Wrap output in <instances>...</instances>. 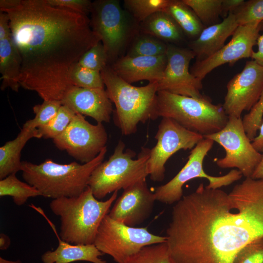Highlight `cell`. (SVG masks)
I'll list each match as a JSON object with an SVG mask.
<instances>
[{
	"label": "cell",
	"mask_w": 263,
	"mask_h": 263,
	"mask_svg": "<svg viewBox=\"0 0 263 263\" xmlns=\"http://www.w3.org/2000/svg\"><path fill=\"white\" fill-rule=\"evenodd\" d=\"M10 18L11 38L21 59L19 84L44 100L61 101L73 86V67L100 41L87 15L46 0H0Z\"/></svg>",
	"instance_id": "obj_1"
},
{
	"label": "cell",
	"mask_w": 263,
	"mask_h": 263,
	"mask_svg": "<svg viewBox=\"0 0 263 263\" xmlns=\"http://www.w3.org/2000/svg\"><path fill=\"white\" fill-rule=\"evenodd\" d=\"M263 238V183L249 178L229 193L212 189L193 234L198 263H232L236 253Z\"/></svg>",
	"instance_id": "obj_2"
},
{
	"label": "cell",
	"mask_w": 263,
	"mask_h": 263,
	"mask_svg": "<svg viewBox=\"0 0 263 263\" xmlns=\"http://www.w3.org/2000/svg\"><path fill=\"white\" fill-rule=\"evenodd\" d=\"M118 191L107 200L101 201L90 188L79 195L53 199L52 212L60 219L59 238L74 244H94L101 222L116 200Z\"/></svg>",
	"instance_id": "obj_3"
},
{
	"label": "cell",
	"mask_w": 263,
	"mask_h": 263,
	"mask_svg": "<svg viewBox=\"0 0 263 263\" xmlns=\"http://www.w3.org/2000/svg\"><path fill=\"white\" fill-rule=\"evenodd\" d=\"M101 74L108 96L115 107L114 124L123 135L133 134L139 123L158 118L157 81L144 86H133L119 77L109 65Z\"/></svg>",
	"instance_id": "obj_4"
},
{
	"label": "cell",
	"mask_w": 263,
	"mask_h": 263,
	"mask_svg": "<svg viewBox=\"0 0 263 263\" xmlns=\"http://www.w3.org/2000/svg\"><path fill=\"white\" fill-rule=\"evenodd\" d=\"M107 151L105 147L93 160L82 164L76 162L60 164L50 159L39 164L22 161V176L42 196L53 199L77 196L88 187L92 173L103 162Z\"/></svg>",
	"instance_id": "obj_5"
},
{
	"label": "cell",
	"mask_w": 263,
	"mask_h": 263,
	"mask_svg": "<svg viewBox=\"0 0 263 263\" xmlns=\"http://www.w3.org/2000/svg\"><path fill=\"white\" fill-rule=\"evenodd\" d=\"M157 113L203 136L220 131L228 120L223 106L213 104L206 96L195 98L164 91L157 92Z\"/></svg>",
	"instance_id": "obj_6"
},
{
	"label": "cell",
	"mask_w": 263,
	"mask_h": 263,
	"mask_svg": "<svg viewBox=\"0 0 263 263\" xmlns=\"http://www.w3.org/2000/svg\"><path fill=\"white\" fill-rule=\"evenodd\" d=\"M125 148V143L119 140L109 159L92 173L88 186L97 199L121 189L124 190L149 176L147 163L150 150L142 148L138 157L134 159L135 152Z\"/></svg>",
	"instance_id": "obj_7"
},
{
	"label": "cell",
	"mask_w": 263,
	"mask_h": 263,
	"mask_svg": "<svg viewBox=\"0 0 263 263\" xmlns=\"http://www.w3.org/2000/svg\"><path fill=\"white\" fill-rule=\"evenodd\" d=\"M90 26L100 38L108 57V64L121 57L139 32V24L123 9L118 0L92 2Z\"/></svg>",
	"instance_id": "obj_8"
},
{
	"label": "cell",
	"mask_w": 263,
	"mask_h": 263,
	"mask_svg": "<svg viewBox=\"0 0 263 263\" xmlns=\"http://www.w3.org/2000/svg\"><path fill=\"white\" fill-rule=\"evenodd\" d=\"M166 241V236L153 234L146 227L129 226L107 214L100 224L94 244L116 263H126L143 247Z\"/></svg>",
	"instance_id": "obj_9"
},
{
	"label": "cell",
	"mask_w": 263,
	"mask_h": 263,
	"mask_svg": "<svg viewBox=\"0 0 263 263\" xmlns=\"http://www.w3.org/2000/svg\"><path fill=\"white\" fill-rule=\"evenodd\" d=\"M214 142L212 140L204 138L191 150L187 162L179 172L168 182L156 188L154 193L156 201L169 205L177 203L183 196V186L193 179H207L208 188L218 189L229 186L242 178L243 175L238 169L231 170L220 176L208 175L204 171V160Z\"/></svg>",
	"instance_id": "obj_10"
},
{
	"label": "cell",
	"mask_w": 263,
	"mask_h": 263,
	"mask_svg": "<svg viewBox=\"0 0 263 263\" xmlns=\"http://www.w3.org/2000/svg\"><path fill=\"white\" fill-rule=\"evenodd\" d=\"M224 149L225 157L216 161L222 169L237 168L245 178L251 177L260 163L262 154L253 146L240 118L228 116L224 128L215 133L204 136Z\"/></svg>",
	"instance_id": "obj_11"
},
{
	"label": "cell",
	"mask_w": 263,
	"mask_h": 263,
	"mask_svg": "<svg viewBox=\"0 0 263 263\" xmlns=\"http://www.w3.org/2000/svg\"><path fill=\"white\" fill-rule=\"evenodd\" d=\"M154 138L157 143L150 150L147 163L148 175L154 182L164 180L165 164L172 155L181 150H192L204 138L173 120L164 117L162 118Z\"/></svg>",
	"instance_id": "obj_12"
},
{
	"label": "cell",
	"mask_w": 263,
	"mask_h": 263,
	"mask_svg": "<svg viewBox=\"0 0 263 263\" xmlns=\"http://www.w3.org/2000/svg\"><path fill=\"white\" fill-rule=\"evenodd\" d=\"M53 141L59 150L85 164L106 147L108 134L102 123L92 124L84 115L76 113L66 129Z\"/></svg>",
	"instance_id": "obj_13"
},
{
	"label": "cell",
	"mask_w": 263,
	"mask_h": 263,
	"mask_svg": "<svg viewBox=\"0 0 263 263\" xmlns=\"http://www.w3.org/2000/svg\"><path fill=\"white\" fill-rule=\"evenodd\" d=\"M167 64L161 79L157 82L158 91L201 98L202 81L193 75L189 70L191 60L196 57L189 48L168 44Z\"/></svg>",
	"instance_id": "obj_14"
},
{
	"label": "cell",
	"mask_w": 263,
	"mask_h": 263,
	"mask_svg": "<svg viewBox=\"0 0 263 263\" xmlns=\"http://www.w3.org/2000/svg\"><path fill=\"white\" fill-rule=\"evenodd\" d=\"M226 88L224 110L228 116L240 118L243 112L250 111L260 98L263 90V67L253 60L247 61Z\"/></svg>",
	"instance_id": "obj_15"
},
{
	"label": "cell",
	"mask_w": 263,
	"mask_h": 263,
	"mask_svg": "<svg viewBox=\"0 0 263 263\" xmlns=\"http://www.w3.org/2000/svg\"><path fill=\"white\" fill-rule=\"evenodd\" d=\"M263 25L262 22L238 26L227 44L210 56L196 60L190 70L191 74L202 81L208 74L221 65L233 64L242 58L251 57Z\"/></svg>",
	"instance_id": "obj_16"
},
{
	"label": "cell",
	"mask_w": 263,
	"mask_h": 263,
	"mask_svg": "<svg viewBox=\"0 0 263 263\" xmlns=\"http://www.w3.org/2000/svg\"><path fill=\"white\" fill-rule=\"evenodd\" d=\"M123 190L108 215L117 221L136 227L151 214L156 201L154 194L149 188L146 179Z\"/></svg>",
	"instance_id": "obj_17"
},
{
	"label": "cell",
	"mask_w": 263,
	"mask_h": 263,
	"mask_svg": "<svg viewBox=\"0 0 263 263\" xmlns=\"http://www.w3.org/2000/svg\"><path fill=\"white\" fill-rule=\"evenodd\" d=\"M76 113L90 116L97 123H109L113 112L112 102L104 88H83L71 86L61 101Z\"/></svg>",
	"instance_id": "obj_18"
},
{
	"label": "cell",
	"mask_w": 263,
	"mask_h": 263,
	"mask_svg": "<svg viewBox=\"0 0 263 263\" xmlns=\"http://www.w3.org/2000/svg\"><path fill=\"white\" fill-rule=\"evenodd\" d=\"M166 55L155 56H122L111 65L115 73L131 84L141 80L159 81L167 64Z\"/></svg>",
	"instance_id": "obj_19"
},
{
	"label": "cell",
	"mask_w": 263,
	"mask_h": 263,
	"mask_svg": "<svg viewBox=\"0 0 263 263\" xmlns=\"http://www.w3.org/2000/svg\"><path fill=\"white\" fill-rule=\"evenodd\" d=\"M238 26L234 14L229 13L222 22L205 27L189 44L196 60L206 59L220 50Z\"/></svg>",
	"instance_id": "obj_20"
},
{
	"label": "cell",
	"mask_w": 263,
	"mask_h": 263,
	"mask_svg": "<svg viewBox=\"0 0 263 263\" xmlns=\"http://www.w3.org/2000/svg\"><path fill=\"white\" fill-rule=\"evenodd\" d=\"M58 245L53 251H47L41 256L43 263H70L86 261L92 263H106L100 258L103 254L94 244H74L62 240L57 234Z\"/></svg>",
	"instance_id": "obj_21"
},
{
	"label": "cell",
	"mask_w": 263,
	"mask_h": 263,
	"mask_svg": "<svg viewBox=\"0 0 263 263\" xmlns=\"http://www.w3.org/2000/svg\"><path fill=\"white\" fill-rule=\"evenodd\" d=\"M32 138H41L38 129H29L22 127L17 136L8 141L0 148V179L21 171L22 162L21 152L27 143Z\"/></svg>",
	"instance_id": "obj_22"
},
{
	"label": "cell",
	"mask_w": 263,
	"mask_h": 263,
	"mask_svg": "<svg viewBox=\"0 0 263 263\" xmlns=\"http://www.w3.org/2000/svg\"><path fill=\"white\" fill-rule=\"evenodd\" d=\"M21 66L20 55L12 38L0 40L1 90L9 87L14 91H19Z\"/></svg>",
	"instance_id": "obj_23"
},
{
	"label": "cell",
	"mask_w": 263,
	"mask_h": 263,
	"mask_svg": "<svg viewBox=\"0 0 263 263\" xmlns=\"http://www.w3.org/2000/svg\"><path fill=\"white\" fill-rule=\"evenodd\" d=\"M139 31L167 44L178 43L183 40L185 36L174 19L165 11L157 12L140 23Z\"/></svg>",
	"instance_id": "obj_24"
},
{
	"label": "cell",
	"mask_w": 263,
	"mask_h": 263,
	"mask_svg": "<svg viewBox=\"0 0 263 263\" xmlns=\"http://www.w3.org/2000/svg\"><path fill=\"white\" fill-rule=\"evenodd\" d=\"M164 11L174 19L185 35L193 40L205 28L193 11L182 0H170Z\"/></svg>",
	"instance_id": "obj_25"
},
{
	"label": "cell",
	"mask_w": 263,
	"mask_h": 263,
	"mask_svg": "<svg viewBox=\"0 0 263 263\" xmlns=\"http://www.w3.org/2000/svg\"><path fill=\"white\" fill-rule=\"evenodd\" d=\"M9 196L18 206L24 205L30 197L42 196L35 187L20 181L12 174L0 180V196Z\"/></svg>",
	"instance_id": "obj_26"
},
{
	"label": "cell",
	"mask_w": 263,
	"mask_h": 263,
	"mask_svg": "<svg viewBox=\"0 0 263 263\" xmlns=\"http://www.w3.org/2000/svg\"><path fill=\"white\" fill-rule=\"evenodd\" d=\"M168 44L151 35L139 32L132 41L126 56H155L166 55Z\"/></svg>",
	"instance_id": "obj_27"
},
{
	"label": "cell",
	"mask_w": 263,
	"mask_h": 263,
	"mask_svg": "<svg viewBox=\"0 0 263 263\" xmlns=\"http://www.w3.org/2000/svg\"><path fill=\"white\" fill-rule=\"evenodd\" d=\"M170 0H125L124 9L139 24L152 14L164 11Z\"/></svg>",
	"instance_id": "obj_28"
},
{
	"label": "cell",
	"mask_w": 263,
	"mask_h": 263,
	"mask_svg": "<svg viewBox=\"0 0 263 263\" xmlns=\"http://www.w3.org/2000/svg\"><path fill=\"white\" fill-rule=\"evenodd\" d=\"M195 13L204 26L216 24L222 13V0H182Z\"/></svg>",
	"instance_id": "obj_29"
},
{
	"label": "cell",
	"mask_w": 263,
	"mask_h": 263,
	"mask_svg": "<svg viewBox=\"0 0 263 263\" xmlns=\"http://www.w3.org/2000/svg\"><path fill=\"white\" fill-rule=\"evenodd\" d=\"M126 263H175L166 242L143 247Z\"/></svg>",
	"instance_id": "obj_30"
},
{
	"label": "cell",
	"mask_w": 263,
	"mask_h": 263,
	"mask_svg": "<svg viewBox=\"0 0 263 263\" xmlns=\"http://www.w3.org/2000/svg\"><path fill=\"white\" fill-rule=\"evenodd\" d=\"M76 114L62 104L56 115L49 123L38 128L41 138L53 140L57 137L66 129Z\"/></svg>",
	"instance_id": "obj_31"
},
{
	"label": "cell",
	"mask_w": 263,
	"mask_h": 263,
	"mask_svg": "<svg viewBox=\"0 0 263 263\" xmlns=\"http://www.w3.org/2000/svg\"><path fill=\"white\" fill-rule=\"evenodd\" d=\"M62 103L57 100H44L41 104L33 108L35 116L28 120L23 127L29 129H38L49 123L57 114Z\"/></svg>",
	"instance_id": "obj_32"
},
{
	"label": "cell",
	"mask_w": 263,
	"mask_h": 263,
	"mask_svg": "<svg viewBox=\"0 0 263 263\" xmlns=\"http://www.w3.org/2000/svg\"><path fill=\"white\" fill-rule=\"evenodd\" d=\"M70 78L74 86L90 89L104 88L101 72L90 70L76 64L71 71Z\"/></svg>",
	"instance_id": "obj_33"
},
{
	"label": "cell",
	"mask_w": 263,
	"mask_h": 263,
	"mask_svg": "<svg viewBox=\"0 0 263 263\" xmlns=\"http://www.w3.org/2000/svg\"><path fill=\"white\" fill-rule=\"evenodd\" d=\"M239 26L263 21V0H250L233 13Z\"/></svg>",
	"instance_id": "obj_34"
},
{
	"label": "cell",
	"mask_w": 263,
	"mask_h": 263,
	"mask_svg": "<svg viewBox=\"0 0 263 263\" xmlns=\"http://www.w3.org/2000/svg\"><path fill=\"white\" fill-rule=\"evenodd\" d=\"M77 64L82 67L101 72L108 64V57L105 48L99 42L81 57Z\"/></svg>",
	"instance_id": "obj_35"
},
{
	"label": "cell",
	"mask_w": 263,
	"mask_h": 263,
	"mask_svg": "<svg viewBox=\"0 0 263 263\" xmlns=\"http://www.w3.org/2000/svg\"><path fill=\"white\" fill-rule=\"evenodd\" d=\"M263 90L258 102L242 119L245 132L251 142L257 136L263 121Z\"/></svg>",
	"instance_id": "obj_36"
},
{
	"label": "cell",
	"mask_w": 263,
	"mask_h": 263,
	"mask_svg": "<svg viewBox=\"0 0 263 263\" xmlns=\"http://www.w3.org/2000/svg\"><path fill=\"white\" fill-rule=\"evenodd\" d=\"M232 263H263V238L256 239L242 248Z\"/></svg>",
	"instance_id": "obj_37"
},
{
	"label": "cell",
	"mask_w": 263,
	"mask_h": 263,
	"mask_svg": "<svg viewBox=\"0 0 263 263\" xmlns=\"http://www.w3.org/2000/svg\"><path fill=\"white\" fill-rule=\"evenodd\" d=\"M50 5L87 15L91 13L92 2L89 0H46Z\"/></svg>",
	"instance_id": "obj_38"
},
{
	"label": "cell",
	"mask_w": 263,
	"mask_h": 263,
	"mask_svg": "<svg viewBox=\"0 0 263 263\" xmlns=\"http://www.w3.org/2000/svg\"><path fill=\"white\" fill-rule=\"evenodd\" d=\"M11 37L10 18L8 14L4 12H0V40Z\"/></svg>",
	"instance_id": "obj_39"
},
{
	"label": "cell",
	"mask_w": 263,
	"mask_h": 263,
	"mask_svg": "<svg viewBox=\"0 0 263 263\" xmlns=\"http://www.w3.org/2000/svg\"><path fill=\"white\" fill-rule=\"evenodd\" d=\"M244 1V0H222L221 16L225 18L227 14L235 12Z\"/></svg>",
	"instance_id": "obj_40"
},
{
	"label": "cell",
	"mask_w": 263,
	"mask_h": 263,
	"mask_svg": "<svg viewBox=\"0 0 263 263\" xmlns=\"http://www.w3.org/2000/svg\"><path fill=\"white\" fill-rule=\"evenodd\" d=\"M262 24H263V21ZM256 44L258 45V50L253 52L251 57L252 60L263 67V34L259 37Z\"/></svg>",
	"instance_id": "obj_41"
},
{
	"label": "cell",
	"mask_w": 263,
	"mask_h": 263,
	"mask_svg": "<svg viewBox=\"0 0 263 263\" xmlns=\"http://www.w3.org/2000/svg\"><path fill=\"white\" fill-rule=\"evenodd\" d=\"M259 131V134L252 141V144L257 150L261 151L263 148V121Z\"/></svg>",
	"instance_id": "obj_42"
},
{
	"label": "cell",
	"mask_w": 263,
	"mask_h": 263,
	"mask_svg": "<svg viewBox=\"0 0 263 263\" xmlns=\"http://www.w3.org/2000/svg\"><path fill=\"white\" fill-rule=\"evenodd\" d=\"M262 156L261 160L254 170L251 178L254 179H259L263 178V148L261 151Z\"/></svg>",
	"instance_id": "obj_43"
},
{
	"label": "cell",
	"mask_w": 263,
	"mask_h": 263,
	"mask_svg": "<svg viewBox=\"0 0 263 263\" xmlns=\"http://www.w3.org/2000/svg\"><path fill=\"white\" fill-rule=\"evenodd\" d=\"M11 241L9 236L7 235L1 233L0 234V249L1 250H6L10 245Z\"/></svg>",
	"instance_id": "obj_44"
},
{
	"label": "cell",
	"mask_w": 263,
	"mask_h": 263,
	"mask_svg": "<svg viewBox=\"0 0 263 263\" xmlns=\"http://www.w3.org/2000/svg\"><path fill=\"white\" fill-rule=\"evenodd\" d=\"M0 263H22L20 260L9 261L0 257Z\"/></svg>",
	"instance_id": "obj_45"
}]
</instances>
